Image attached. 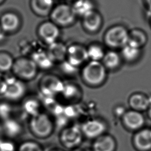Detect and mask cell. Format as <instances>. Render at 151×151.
<instances>
[{"label": "cell", "mask_w": 151, "mask_h": 151, "mask_svg": "<svg viewBox=\"0 0 151 151\" xmlns=\"http://www.w3.org/2000/svg\"><path fill=\"white\" fill-rule=\"evenodd\" d=\"M82 81L86 86L97 88L103 86L107 78V70L101 61H87L80 71Z\"/></svg>", "instance_id": "1"}, {"label": "cell", "mask_w": 151, "mask_h": 151, "mask_svg": "<svg viewBox=\"0 0 151 151\" xmlns=\"http://www.w3.org/2000/svg\"><path fill=\"white\" fill-rule=\"evenodd\" d=\"M29 128L32 134L36 137L47 139L53 133L55 123L49 114L41 111L30 117Z\"/></svg>", "instance_id": "2"}, {"label": "cell", "mask_w": 151, "mask_h": 151, "mask_svg": "<svg viewBox=\"0 0 151 151\" xmlns=\"http://www.w3.org/2000/svg\"><path fill=\"white\" fill-rule=\"evenodd\" d=\"M39 68L31 57H19L15 59L12 72L17 78L25 81L36 77Z\"/></svg>", "instance_id": "3"}, {"label": "cell", "mask_w": 151, "mask_h": 151, "mask_svg": "<svg viewBox=\"0 0 151 151\" xmlns=\"http://www.w3.org/2000/svg\"><path fill=\"white\" fill-rule=\"evenodd\" d=\"M84 136L80 126L71 124L63 127L59 134V141L63 147L67 149H74L81 144Z\"/></svg>", "instance_id": "4"}, {"label": "cell", "mask_w": 151, "mask_h": 151, "mask_svg": "<svg viewBox=\"0 0 151 151\" xmlns=\"http://www.w3.org/2000/svg\"><path fill=\"white\" fill-rule=\"evenodd\" d=\"M50 17L51 21L58 27H68L73 25L77 18L72 6L67 3L54 6Z\"/></svg>", "instance_id": "5"}, {"label": "cell", "mask_w": 151, "mask_h": 151, "mask_svg": "<svg viewBox=\"0 0 151 151\" xmlns=\"http://www.w3.org/2000/svg\"><path fill=\"white\" fill-rule=\"evenodd\" d=\"M129 31L123 25H117L109 28L104 34V41L112 48H122L128 42Z\"/></svg>", "instance_id": "6"}, {"label": "cell", "mask_w": 151, "mask_h": 151, "mask_svg": "<svg viewBox=\"0 0 151 151\" xmlns=\"http://www.w3.org/2000/svg\"><path fill=\"white\" fill-rule=\"evenodd\" d=\"M64 82L57 76L48 74L44 76L39 83V88L44 96L54 97L61 94Z\"/></svg>", "instance_id": "7"}, {"label": "cell", "mask_w": 151, "mask_h": 151, "mask_svg": "<svg viewBox=\"0 0 151 151\" xmlns=\"http://www.w3.org/2000/svg\"><path fill=\"white\" fill-rule=\"evenodd\" d=\"M80 128L84 137L93 140L107 133L108 124L104 119L94 117L85 120Z\"/></svg>", "instance_id": "8"}, {"label": "cell", "mask_w": 151, "mask_h": 151, "mask_svg": "<svg viewBox=\"0 0 151 151\" xmlns=\"http://www.w3.org/2000/svg\"><path fill=\"white\" fill-rule=\"evenodd\" d=\"M120 120L125 129L133 133L143 128L146 122L142 112L130 109L125 111Z\"/></svg>", "instance_id": "9"}, {"label": "cell", "mask_w": 151, "mask_h": 151, "mask_svg": "<svg viewBox=\"0 0 151 151\" xmlns=\"http://www.w3.org/2000/svg\"><path fill=\"white\" fill-rule=\"evenodd\" d=\"M6 87L4 96L12 101L21 99L27 92V87L24 81L15 76L8 77L5 78Z\"/></svg>", "instance_id": "10"}, {"label": "cell", "mask_w": 151, "mask_h": 151, "mask_svg": "<svg viewBox=\"0 0 151 151\" xmlns=\"http://www.w3.org/2000/svg\"><path fill=\"white\" fill-rule=\"evenodd\" d=\"M37 32L40 39L47 45L57 41L60 35V27L51 20L41 23Z\"/></svg>", "instance_id": "11"}, {"label": "cell", "mask_w": 151, "mask_h": 151, "mask_svg": "<svg viewBox=\"0 0 151 151\" xmlns=\"http://www.w3.org/2000/svg\"><path fill=\"white\" fill-rule=\"evenodd\" d=\"M21 24L20 16L15 12L7 11L0 17L1 28L5 35L17 32L20 29Z\"/></svg>", "instance_id": "12"}, {"label": "cell", "mask_w": 151, "mask_h": 151, "mask_svg": "<svg viewBox=\"0 0 151 151\" xmlns=\"http://www.w3.org/2000/svg\"><path fill=\"white\" fill-rule=\"evenodd\" d=\"M66 60L77 67L84 65L88 60L87 48L78 44L70 45L67 48Z\"/></svg>", "instance_id": "13"}, {"label": "cell", "mask_w": 151, "mask_h": 151, "mask_svg": "<svg viewBox=\"0 0 151 151\" xmlns=\"http://www.w3.org/2000/svg\"><path fill=\"white\" fill-rule=\"evenodd\" d=\"M132 144L137 151L151 150V129L143 127L134 132Z\"/></svg>", "instance_id": "14"}, {"label": "cell", "mask_w": 151, "mask_h": 151, "mask_svg": "<svg viewBox=\"0 0 151 151\" xmlns=\"http://www.w3.org/2000/svg\"><path fill=\"white\" fill-rule=\"evenodd\" d=\"M117 143L115 137L106 133L93 141L91 151H116Z\"/></svg>", "instance_id": "15"}, {"label": "cell", "mask_w": 151, "mask_h": 151, "mask_svg": "<svg viewBox=\"0 0 151 151\" xmlns=\"http://www.w3.org/2000/svg\"><path fill=\"white\" fill-rule=\"evenodd\" d=\"M60 96L67 103L75 104L81 100L83 97V93L80 86L76 83L64 82L63 90Z\"/></svg>", "instance_id": "16"}, {"label": "cell", "mask_w": 151, "mask_h": 151, "mask_svg": "<svg viewBox=\"0 0 151 151\" xmlns=\"http://www.w3.org/2000/svg\"><path fill=\"white\" fill-rule=\"evenodd\" d=\"M102 24V16L95 9L82 17V24L84 28L91 33L97 32L101 27Z\"/></svg>", "instance_id": "17"}, {"label": "cell", "mask_w": 151, "mask_h": 151, "mask_svg": "<svg viewBox=\"0 0 151 151\" xmlns=\"http://www.w3.org/2000/svg\"><path fill=\"white\" fill-rule=\"evenodd\" d=\"M127 101L130 109L140 112L147 110L151 104L150 98L141 92H134L131 94Z\"/></svg>", "instance_id": "18"}, {"label": "cell", "mask_w": 151, "mask_h": 151, "mask_svg": "<svg viewBox=\"0 0 151 151\" xmlns=\"http://www.w3.org/2000/svg\"><path fill=\"white\" fill-rule=\"evenodd\" d=\"M54 0H30L29 6L31 11L39 17L50 15L54 7Z\"/></svg>", "instance_id": "19"}, {"label": "cell", "mask_w": 151, "mask_h": 151, "mask_svg": "<svg viewBox=\"0 0 151 151\" xmlns=\"http://www.w3.org/2000/svg\"><path fill=\"white\" fill-rule=\"evenodd\" d=\"M67 48L63 42L57 41L48 45L46 51L55 63H60L66 60Z\"/></svg>", "instance_id": "20"}, {"label": "cell", "mask_w": 151, "mask_h": 151, "mask_svg": "<svg viewBox=\"0 0 151 151\" xmlns=\"http://www.w3.org/2000/svg\"><path fill=\"white\" fill-rule=\"evenodd\" d=\"M31 58L35 63L38 68L41 70H49L55 64L46 50L35 51L32 54Z\"/></svg>", "instance_id": "21"}, {"label": "cell", "mask_w": 151, "mask_h": 151, "mask_svg": "<svg viewBox=\"0 0 151 151\" xmlns=\"http://www.w3.org/2000/svg\"><path fill=\"white\" fill-rule=\"evenodd\" d=\"M122 61V58L120 54L114 50H110L106 52L101 62L107 71H113L119 68Z\"/></svg>", "instance_id": "22"}, {"label": "cell", "mask_w": 151, "mask_h": 151, "mask_svg": "<svg viewBox=\"0 0 151 151\" xmlns=\"http://www.w3.org/2000/svg\"><path fill=\"white\" fill-rule=\"evenodd\" d=\"M141 54V48L134 47L129 44L121 48L120 55L122 60L126 62L132 63L137 60Z\"/></svg>", "instance_id": "23"}, {"label": "cell", "mask_w": 151, "mask_h": 151, "mask_svg": "<svg viewBox=\"0 0 151 151\" xmlns=\"http://www.w3.org/2000/svg\"><path fill=\"white\" fill-rule=\"evenodd\" d=\"M147 42V36L144 31L135 28L129 31V37L127 44L134 47L141 48Z\"/></svg>", "instance_id": "24"}, {"label": "cell", "mask_w": 151, "mask_h": 151, "mask_svg": "<svg viewBox=\"0 0 151 151\" xmlns=\"http://www.w3.org/2000/svg\"><path fill=\"white\" fill-rule=\"evenodd\" d=\"M71 6L77 17L81 18L94 9L93 2L91 0H77Z\"/></svg>", "instance_id": "25"}, {"label": "cell", "mask_w": 151, "mask_h": 151, "mask_svg": "<svg viewBox=\"0 0 151 151\" xmlns=\"http://www.w3.org/2000/svg\"><path fill=\"white\" fill-rule=\"evenodd\" d=\"M2 127L3 132L10 137H16L19 135L22 131L21 124L18 122L11 119L4 120Z\"/></svg>", "instance_id": "26"}, {"label": "cell", "mask_w": 151, "mask_h": 151, "mask_svg": "<svg viewBox=\"0 0 151 151\" xmlns=\"http://www.w3.org/2000/svg\"><path fill=\"white\" fill-rule=\"evenodd\" d=\"M88 58L90 61H101L106 52L103 47L99 44H90L87 48Z\"/></svg>", "instance_id": "27"}, {"label": "cell", "mask_w": 151, "mask_h": 151, "mask_svg": "<svg viewBox=\"0 0 151 151\" xmlns=\"http://www.w3.org/2000/svg\"><path fill=\"white\" fill-rule=\"evenodd\" d=\"M15 59L7 51H0V72L8 73L12 71Z\"/></svg>", "instance_id": "28"}, {"label": "cell", "mask_w": 151, "mask_h": 151, "mask_svg": "<svg viewBox=\"0 0 151 151\" xmlns=\"http://www.w3.org/2000/svg\"><path fill=\"white\" fill-rule=\"evenodd\" d=\"M24 110L30 116H34L42 111L40 101L35 99H29L24 103Z\"/></svg>", "instance_id": "29"}, {"label": "cell", "mask_w": 151, "mask_h": 151, "mask_svg": "<svg viewBox=\"0 0 151 151\" xmlns=\"http://www.w3.org/2000/svg\"><path fill=\"white\" fill-rule=\"evenodd\" d=\"M18 151H44L43 147L38 142L28 140L22 143L18 147Z\"/></svg>", "instance_id": "30"}, {"label": "cell", "mask_w": 151, "mask_h": 151, "mask_svg": "<svg viewBox=\"0 0 151 151\" xmlns=\"http://www.w3.org/2000/svg\"><path fill=\"white\" fill-rule=\"evenodd\" d=\"M60 68L63 73L67 76H74L78 70V67L74 66L67 60L60 63Z\"/></svg>", "instance_id": "31"}, {"label": "cell", "mask_w": 151, "mask_h": 151, "mask_svg": "<svg viewBox=\"0 0 151 151\" xmlns=\"http://www.w3.org/2000/svg\"><path fill=\"white\" fill-rule=\"evenodd\" d=\"M11 113L10 106L5 103H0V117L5 120L9 119V115Z\"/></svg>", "instance_id": "32"}, {"label": "cell", "mask_w": 151, "mask_h": 151, "mask_svg": "<svg viewBox=\"0 0 151 151\" xmlns=\"http://www.w3.org/2000/svg\"><path fill=\"white\" fill-rule=\"evenodd\" d=\"M127 109H125V107L122 106H119L115 107V109L114 110V115L118 117H119L120 119L121 118V117L122 116V115L124 114V113L125 112V111Z\"/></svg>", "instance_id": "33"}, {"label": "cell", "mask_w": 151, "mask_h": 151, "mask_svg": "<svg viewBox=\"0 0 151 151\" xmlns=\"http://www.w3.org/2000/svg\"><path fill=\"white\" fill-rule=\"evenodd\" d=\"M6 84L5 79L0 77V95L4 96L6 90Z\"/></svg>", "instance_id": "34"}, {"label": "cell", "mask_w": 151, "mask_h": 151, "mask_svg": "<svg viewBox=\"0 0 151 151\" xmlns=\"http://www.w3.org/2000/svg\"><path fill=\"white\" fill-rule=\"evenodd\" d=\"M148 6V13H151V0H146Z\"/></svg>", "instance_id": "35"}, {"label": "cell", "mask_w": 151, "mask_h": 151, "mask_svg": "<svg viewBox=\"0 0 151 151\" xmlns=\"http://www.w3.org/2000/svg\"><path fill=\"white\" fill-rule=\"evenodd\" d=\"M5 35V34L3 32V31H2L1 28V26H0V41L2 40L4 38V37Z\"/></svg>", "instance_id": "36"}, {"label": "cell", "mask_w": 151, "mask_h": 151, "mask_svg": "<svg viewBox=\"0 0 151 151\" xmlns=\"http://www.w3.org/2000/svg\"><path fill=\"white\" fill-rule=\"evenodd\" d=\"M147 111V114H148L149 118L151 119V104L149 106V108H148Z\"/></svg>", "instance_id": "37"}, {"label": "cell", "mask_w": 151, "mask_h": 151, "mask_svg": "<svg viewBox=\"0 0 151 151\" xmlns=\"http://www.w3.org/2000/svg\"><path fill=\"white\" fill-rule=\"evenodd\" d=\"M77 0H67V4H70V5H72L74 2H75Z\"/></svg>", "instance_id": "38"}, {"label": "cell", "mask_w": 151, "mask_h": 151, "mask_svg": "<svg viewBox=\"0 0 151 151\" xmlns=\"http://www.w3.org/2000/svg\"><path fill=\"white\" fill-rule=\"evenodd\" d=\"M3 132V130H2V127L1 125H0V136H1L2 133Z\"/></svg>", "instance_id": "39"}, {"label": "cell", "mask_w": 151, "mask_h": 151, "mask_svg": "<svg viewBox=\"0 0 151 151\" xmlns=\"http://www.w3.org/2000/svg\"><path fill=\"white\" fill-rule=\"evenodd\" d=\"M6 0H0V5L2 4Z\"/></svg>", "instance_id": "40"}, {"label": "cell", "mask_w": 151, "mask_h": 151, "mask_svg": "<svg viewBox=\"0 0 151 151\" xmlns=\"http://www.w3.org/2000/svg\"><path fill=\"white\" fill-rule=\"evenodd\" d=\"M148 15H149V17L150 18V21H151V13H148Z\"/></svg>", "instance_id": "41"}]
</instances>
